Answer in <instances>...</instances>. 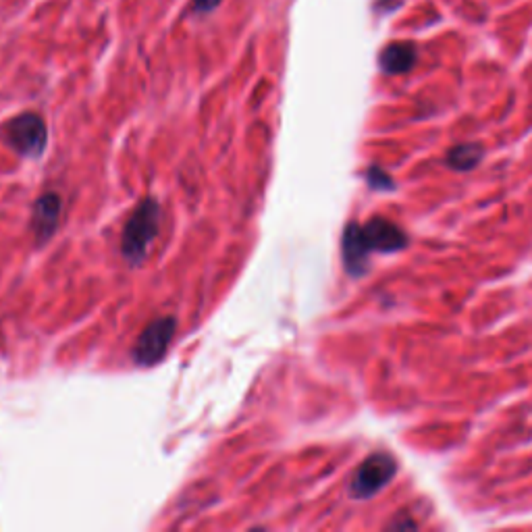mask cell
I'll use <instances>...</instances> for the list:
<instances>
[{"label":"cell","instance_id":"obj_4","mask_svg":"<svg viewBox=\"0 0 532 532\" xmlns=\"http://www.w3.org/2000/svg\"><path fill=\"white\" fill-rule=\"evenodd\" d=\"M362 231L370 252L393 254V252H402L410 244L406 231L383 217L370 219L366 225H362Z\"/></svg>","mask_w":532,"mask_h":532},{"label":"cell","instance_id":"obj_12","mask_svg":"<svg viewBox=\"0 0 532 532\" xmlns=\"http://www.w3.org/2000/svg\"><path fill=\"white\" fill-rule=\"evenodd\" d=\"M404 3V0H377V5H375V9L377 11H385V13H391V11H395L399 5H402Z\"/></svg>","mask_w":532,"mask_h":532},{"label":"cell","instance_id":"obj_3","mask_svg":"<svg viewBox=\"0 0 532 532\" xmlns=\"http://www.w3.org/2000/svg\"><path fill=\"white\" fill-rule=\"evenodd\" d=\"M7 142L25 156H38L46 144V125L34 115H21L7 127Z\"/></svg>","mask_w":532,"mask_h":532},{"label":"cell","instance_id":"obj_5","mask_svg":"<svg viewBox=\"0 0 532 532\" xmlns=\"http://www.w3.org/2000/svg\"><path fill=\"white\" fill-rule=\"evenodd\" d=\"M173 331H175L173 318H163V321L152 323L142 333L136 345V362L148 366V364H154L156 360H161L167 350V345L173 339Z\"/></svg>","mask_w":532,"mask_h":532},{"label":"cell","instance_id":"obj_1","mask_svg":"<svg viewBox=\"0 0 532 532\" xmlns=\"http://www.w3.org/2000/svg\"><path fill=\"white\" fill-rule=\"evenodd\" d=\"M156 233H158V206L154 202H144L125 227L123 254L131 262L144 260Z\"/></svg>","mask_w":532,"mask_h":532},{"label":"cell","instance_id":"obj_6","mask_svg":"<svg viewBox=\"0 0 532 532\" xmlns=\"http://www.w3.org/2000/svg\"><path fill=\"white\" fill-rule=\"evenodd\" d=\"M341 254H343L345 269H348V273L352 277H362L366 273L370 248L366 244L360 223H350L348 227H345L343 242H341Z\"/></svg>","mask_w":532,"mask_h":532},{"label":"cell","instance_id":"obj_10","mask_svg":"<svg viewBox=\"0 0 532 532\" xmlns=\"http://www.w3.org/2000/svg\"><path fill=\"white\" fill-rule=\"evenodd\" d=\"M366 179H368V185L370 188H375V190H395V185H393V179L379 167H370L368 173H366Z\"/></svg>","mask_w":532,"mask_h":532},{"label":"cell","instance_id":"obj_8","mask_svg":"<svg viewBox=\"0 0 532 532\" xmlns=\"http://www.w3.org/2000/svg\"><path fill=\"white\" fill-rule=\"evenodd\" d=\"M483 154L485 152L481 144H458L454 148H449L445 163L449 165V169L464 173V171H472L478 163H481Z\"/></svg>","mask_w":532,"mask_h":532},{"label":"cell","instance_id":"obj_7","mask_svg":"<svg viewBox=\"0 0 532 532\" xmlns=\"http://www.w3.org/2000/svg\"><path fill=\"white\" fill-rule=\"evenodd\" d=\"M416 46L412 42H391L379 55V67L387 75L408 73L416 65Z\"/></svg>","mask_w":532,"mask_h":532},{"label":"cell","instance_id":"obj_9","mask_svg":"<svg viewBox=\"0 0 532 532\" xmlns=\"http://www.w3.org/2000/svg\"><path fill=\"white\" fill-rule=\"evenodd\" d=\"M59 210H61V200L55 194H48L38 202L34 223H36V231L40 237H48L52 229L57 227Z\"/></svg>","mask_w":532,"mask_h":532},{"label":"cell","instance_id":"obj_11","mask_svg":"<svg viewBox=\"0 0 532 532\" xmlns=\"http://www.w3.org/2000/svg\"><path fill=\"white\" fill-rule=\"evenodd\" d=\"M194 3V9L200 11V13H210V11H215L223 0H192Z\"/></svg>","mask_w":532,"mask_h":532},{"label":"cell","instance_id":"obj_2","mask_svg":"<svg viewBox=\"0 0 532 532\" xmlns=\"http://www.w3.org/2000/svg\"><path fill=\"white\" fill-rule=\"evenodd\" d=\"M397 474V462L391 454L379 451L362 462L352 478V495L356 499H370L375 497L383 487L391 483V478Z\"/></svg>","mask_w":532,"mask_h":532}]
</instances>
